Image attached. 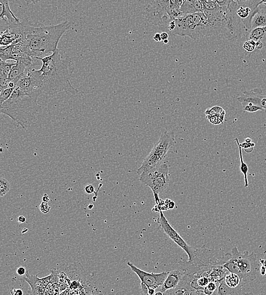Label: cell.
<instances>
[{
	"label": "cell",
	"instance_id": "836d02e7",
	"mask_svg": "<svg viewBox=\"0 0 266 295\" xmlns=\"http://www.w3.org/2000/svg\"><path fill=\"white\" fill-rule=\"evenodd\" d=\"M242 149H244L245 151L247 153L250 154L253 151L254 147L255 146V144L252 142H245L244 143L241 144Z\"/></svg>",
	"mask_w": 266,
	"mask_h": 295
},
{
	"label": "cell",
	"instance_id": "7402d4cb",
	"mask_svg": "<svg viewBox=\"0 0 266 295\" xmlns=\"http://www.w3.org/2000/svg\"><path fill=\"white\" fill-rule=\"evenodd\" d=\"M224 281L227 286L231 288H236L240 286H244L242 283L241 279L238 275L229 272L226 274L224 278Z\"/></svg>",
	"mask_w": 266,
	"mask_h": 295
},
{
	"label": "cell",
	"instance_id": "484cf974",
	"mask_svg": "<svg viewBox=\"0 0 266 295\" xmlns=\"http://www.w3.org/2000/svg\"><path fill=\"white\" fill-rule=\"evenodd\" d=\"M0 59L4 62H7L8 60H14L12 54V44L3 48L0 47Z\"/></svg>",
	"mask_w": 266,
	"mask_h": 295
},
{
	"label": "cell",
	"instance_id": "7bdbcfd3",
	"mask_svg": "<svg viewBox=\"0 0 266 295\" xmlns=\"http://www.w3.org/2000/svg\"><path fill=\"white\" fill-rule=\"evenodd\" d=\"M161 37L162 38V41L166 39H168L169 38V34L167 32H163L161 34Z\"/></svg>",
	"mask_w": 266,
	"mask_h": 295
},
{
	"label": "cell",
	"instance_id": "d6986e66",
	"mask_svg": "<svg viewBox=\"0 0 266 295\" xmlns=\"http://www.w3.org/2000/svg\"><path fill=\"white\" fill-rule=\"evenodd\" d=\"M247 39H252L255 42H261L266 45V26L250 30L246 35Z\"/></svg>",
	"mask_w": 266,
	"mask_h": 295
},
{
	"label": "cell",
	"instance_id": "f5cc1de1",
	"mask_svg": "<svg viewBox=\"0 0 266 295\" xmlns=\"http://www.w3.org/2000/svg\"><path fill=\"white\" fill-rule=\"evenodd\" d=\"M2 62H3V60L1 59H0V65H1Z\"/></svg>",
	"mask_w": 266,
	"mask_h": 295
},
{
	"label": "cell",
	"instance_id": "74e56055",
	"mask_svg": "<svg viewBox=\"0 0 266 295\" xmlns=\"http://www.w3.org/2000/svg\"><path fill=\"white\" fill-rule=\"evenodd\" d=\"M26 269H25L24 267H19L17 269V273L19 276H22L25 274V273H26Z\"/></svg>",
	"mask_w": 266,
	"mask_h": 295
},
{
	"label": "cell",
	"instance_id": "7c38bea8",
	"mask_svg": "<svg viewBox=\"0 0 266 295\" xmlns=\"http://www.w3.org/2000/svg\"><path fill=\"white\" fill-rule=\"evenodd\" d=\"M127 265L137 275L141 282L145 283L148 287L155 290L162 286L169 273V272L158 274L148 273L138 268L130 262H127Z\"/></svg>",
	"mask_w": 266,
	"mask_h": 295
},
{
	"label": "cell",
	"instance_id": "44dd1931",
	"mask_svg": "<svg viewBox=\"0 0 266 295\" xmlns=\"http://www.w3.org/2000/svg\"><path fill=\"white\" fill-rule=\"evenodd\" d=\"M266 26V12L258 9L252 18L251 29L263 28Z\"/></svg>",
	"mask_w": 266,
	"mask_h": 295
},
{
	"label": "cell",
	"instance_id": "f35d334b",
	"mask_svg": "<svg viewBox=\"0 0 266 295\" xmlns=\"http://www.w3.org/2000/svg\"><path fill=\"white\" fill-rule=\"evenodd\" d=\"M10 293L13 295H22L23 294L22 290L20 289H13L10 291Z\"/></svg>",
	"mask_w": 266,
	"mask_h": 295
},
{
	"label": "cell",
	"instance_id": "bcb514c9",
	"mask_svg": "<svg viewBox=\"0 0 266 295\" xmlns=\"http://www.w3.org/2000/svg\"><path fill=\"white\" fill-rule=\"evenodd\" d=\"M42 200H43V202L48 203L49 202L50 199H49L48 195L47 194H45L42 198Z\"/></svg>",
	"mask_w": 266,
	"mask_h": 295
},
{
	"label": "cell",
	"instance_id": "5b68a950",
	"mask_svg": "<svg viewBox=\"0 0 266 295\" xmlns=\"http://www.w3.org/2000/svg\"><path fill=\"white\" fill-rule=\"evenodd\" d=\"M226 255L227 257L226 261L237 266L238 275L242 284L245 285L257 278L260 268L257 256L254 252L249 254L248 251H245L242 253L236 247H234L231 253H227Z\"/></svg>",
	"mask_w": 266,
	"mask_h": 295
},
{
	"label": "cell",
	"instance_id": "1f68e13d",
	"mask_svg": "<svg viewBox=\"0 0 266 295\" xmlns=\"http://www.w3.org/2000/svg\"><path fill=\"white\" fill-rule=\"evenodd\" d=\"M256 47V42L252 39H247L243 44V48L247 52L251 53Z\"/></svg>",
	"mask_w": 266,
	"mask_h": 295
},
{
	"label": "cell",
	"instance_id": "e0dca14e",
	"mask_svg": "<svg viewBox=\"0 0 266 295\" xmlns=\"http://www.w3.org/2000/svg\"><path fill=\"white\" fill-rule=\"evenodd\" d=\"M180 11L182 16L188 14L203 12L201 0H183Z\"/></svg>",
	"mask_w": 266,
	"mask_h": 295
},
{
	"label": "cell",
	"instance_id": "f1b7e54d",
	"mask_svg": "<svg viewBox=\"0 0 266 295\" xmlns=\"http://www.w3.org/2000/svg\"><path fill=\"white\" fill-rule=\"evenodd\" d=\"M10 190V184L9 182L4 179L0 178V193L2 196L6 195Z\"/></svg>",
	"mask_w": 266,
	"mask_h": 295
},
{
	"label": "cell",
	"instance_id": "4dcf8cb0",
	"mask_svg": "<svg viewBox=\"0 0 266 295\" xmlns=\"http://www.w3.org/2000/svg\"><path fill=\"white\" fill-rule=\"evenodd\" d=\"M217 284L216 282L211 281L203 289V294H212L217 289Z\"/></svg>",
	"mask_w": 266,
	"mask_h": 295
},
{
	"label": "cell",
	"instance_id": "3957f363",
	"mask_svg": "<svg viewBox=\"0 0 266 295\" xmlns=\"http://www.w3.org/2000/svg\"><path fill=\"white\" fill-rule=\"evenodd\" d=\"M40 106L37 101L15 87L12 95L3 104L2 114L7 115L25 130L38 120Z\"/></svg>",
	"mask_w": 266,
	"mask_h": 295
},
{
	"label": "cell",
	"instance_id": "f907efd6",
	"mask_svg": "<svg viewBox=\"0 0 266 295\" xmlns=\"http://www.w3.org/2000/svg\"><path fill=\"white\" fill-rule=\"evenodd\" d=\"M245 142H252V139L250 138V137H248L246 139H245Z\"/></svg>",
	"mask_w": 266,
	"mask_h": 295
},
{
	"label": "cell",
	"instance_id": "7a4b0ae2",
	"mask_svg": "<svg viewBox=\"0 0 266 295\" xmlns=\"http://www.w3.org/2000/svg\"><path fill=\"white\" fill-rule=\"evenodd\" d=\"M68 21L58 24L35 28L25 24L24 40L28 44L31 57L40 58L44 54H52L58 49L60 40L70 29Z\"/></svg>",
	"mask_w": 266,
	"mask_h": 295
},
{
	"label": "cell",
	"instance_id": "ee69618b",
	"mask_svg": "<svg viewBox=\"0 0 266 295\" xmlns=\"http://www.w3.org/2000/svg\"><path fill=\"white\" fill-rule=\"evenodd\" d=\"M17 221L19 223H24L26 221V218L24 216H20L17 218Z\"/></svg>",
	"mask_w": 266,
	"mask_h": 295
},
{
	"label": "cell",
	"instance_id": "d4e9b609",
	"mask_svg": "<svg viewBox=\"0 0 266 295\" xmlns=\"http://www.w3.org/2000/svg\"><path fill=\"white\" fill-rule=\"evenodd\" d=\"M239 6L248 7L252 9V11L256 13L259 9L260 0H236Z\"/></svg>",
	"mask_w": 266,
	"mask_h": 295
},
{
	"label": "cell",
	"instance_id": "816d5d0a",
	"mask_svg": "<svg viewBox=\"0 0 266 295\" xmlns=\"http://www.w3.org/2000/svg\"><path fill=\"white\" fill-rule=\"evenodd\" d=\"M162 42L165 44H168L169 43V40L168 39H166L165 40H163V41Z\"/></svg>",
	"mask_w": 266,
	"mask_h": 295
},
{
	"label": "cell",
	"instance_id": "c3c4849f",
	"mask_svg": "<svg viewBox=\"0 0 266 295\" xmlns=\"http://www.w3.org/2000/svg\"><path fill=\"white\" fill-rule=\"evenodd\" d=\"M259 262L260 264H261V265L264 266L266 268V260L264 259H259Z\"/></svg>",
	"mask_w": 266,
	"mask_h": 295
},
{
	"label": "cell",
	"instance_id": "8fae6325",
	"mask_svg": "<svg viewBox=\"0 0 266 295\" xmlns=\"http://www.w3.org/2000/svg\"><path fill=\"white\" fill-rule=\"evenodd\" d=\"M187 273V261H179L174 266V268L169 272L165 281L159 287L158 291L164 294L168 290L176 288Z\"/></svg>",
	"mask_w": 266,
	"mask_h": 295
},
{
	"label": "cell",
	"instance_id": "4fadbf2b",
	"mask_svg": "<svg viewBox=\"0 0 266 295\" xmlns=\"http://www.w3.org/2000/svg\"><path fill=\"white\" fill-rule=\"evenodd\" d=\"M31 57H26L18 58L15 61V65L13 66L9 76V81L16 84L17 81L21 76L24 74L28 70L32 68L34 64V59Z\"/></svg>",
	"mask_w": 266,
	"mask_h": 295
},
{
	"label": "cell",
	"instance_id": "9c48e42d",
	"mask_svg": "<svg viewBox=\"0 0 266 295\" xmlns=\"http://www.w3.org/2000/svg\"><path fill=\"white\" fill-rule=\"evenodd\" d=\"M65 272L70 279V287L61 294H90L92 288L87 282L86 272L80 263L72 264L66 268ZM93 294V292H91Z\"/></svg>",
	"mask_w": 266,
	"mask_h": 295
},
{
	"label": "cell",
	"instance_id": "11a10c76",
	"mask_svg": "<svg viewBox=\"0 0 266 295\" xmlns=\"http://www.w3.org/2000/svg\"><path fill=\"white\" fill-rule=\"evenodd\" d=\"M206 1L211 2V1H215V0H206Z\"/></svg>",
	"mask_w": 266,
	"mask_h": 295
},
{
	"label": "cell",
	"instance_id": "cb8c5ba5",
	"mask_svg": "<svg viewBox=\"0 0 266 295\" xmlns=\"http://www.w3.org/2000/svg\"><path fill=\"white\" fill-rule=\"evenodd\" d=\"M58 276L59 278V284L61 293L63 292L67 289L70 286L71 281L65 272L58 271Z\"/></svg>",
	"mask_w": 266,
	"mask_h": 295
},
{
	"label": "cell",
	"instance_id": "d6a6232c",
	"mask_svg": "<svg viewBox=\"0 0 266 295\" xmlns=\"http://www.w3.org/2000/svg\"><path fill=\"white\" fill-rule=\"evenodd\" d=\"M141 294L145 295H153L155 294L156 290L148 287L145 283L141 282Z\"/></svg>",
	"mask_w": 266,
	"mask_h": 295
},
{
	"label": "cell",
	"instance_id": "ffe728a7",
	"mask_svg": "<svg viewBox=\"0 0 266 295\" xmlns=\"http://www.w3.org/2000/svg\"><path fill=\"white\" fill-rule=\"evenodd\" d=\"M243 286L242 285L236 288L229 287L225 283L223 278L219 284L217 294L221 295L246 294L242 291Z\"/></svg>",
	"mask_w": 266,
	"mask_h": 295
},
{
	"label": "cell",
	"instance_id": "9f6ffc18",
	"mask_svg": "<svg viewBox=\"0 0 266 295\" xmlns=\"http://www.w3.org/2000/svg\"><path fill=\"white\" fill-rule=\"evenodd\" d=\"M0 197H3L2 194H1V193H0Z\"/></svg>",
	"mask_w": 266,
	"mask_h": 295
},
{
	"label": "cell",
	"instance_id": "ab89813d",
	"mask_svg": "<svg viewBox=\"0 0 266 295\" xmlns=\"http://www.w3.org/2000/svg\"><path fill=\"white\" fill-rule=\"evenodd\" d=\"M40 0H24V2L28 6H31V5H35L38 4Z\"/></svg>",
	"mask_w": 266,
	"mask_h": 295
},
{
	"label": "cell",
	"instance_id": "30bf717a",
	"mask_svg": "<svg viewBox=\"0 0 266 295\" xmlns=\"http://www.w3.org/2000/svg\"><path fill=\"white\" fill-rule=\"evenodd\" d=\"M15 87L38 101L39 96L43 93L42 78L39 69L32 68L28 70L18 80Z\"/></svg>",
	"mask_w": 266,
	"mask_h": 295
},
{
	"label": "cell",
	"instance_id": "277c9868",
	"mask_svg": "<svg viewBox=\"0 0 266 295\" xmlns=\"http://www.w3.org/2000/svg\"><path fill=\"white\" fill-rule=\"evenodd\" d=\"M199 40L215 35L210 22L203 12L185 15L175 19V28L170 34Z\"/></svg>",
	"mask_w": 266,
	"mask_h": 295
},
{
	"label": "cell",
	"instance_id": "f6af8a7d",
	"mask_svg": "<svg viewBox=\"0 0 266 295\" xmlns=\"http://www.w3.org/2000/svg\"><path fill=\"white\" fill-rule=\"evenodd\" d=\"M260 273L262 275V276H264L266 275V268L264 266L261 265V267H260Z\"/></svg>",
	"mask_w": 266,
	"mask_h": 295
},
{
	"label": "cell",
	"instance_id": "60d3db41",
	"mask_svg": "<svg viewBox=\"0 0 266 295\" xmlns=\"http://www.w3.org/2000/svg\"><path fill=\"white\" fill-rule=\"evenodd\" d=\"M153 40H155L156 42H161L162 41V38L161 37L160 33H156L155 34L154 37H153Z\"/></svg>",
	"mask_w": 266,
	"mask_h": 295
},
{
	"label": "cell",
	"instance_id": "db71d44e",
	"mask_svg": "<svg viewBox=\"0 0 266 295\" xmlns=\"http://www.w3.org/2000/svg\"><path fill=\"white\" fill-rule=\"evenodd\" d=\"M160 1V0H150V2Z\"/></svg>",
	"mask_w": 266,
	"mask_h": 295
},
{
	"label": "cell",
	"instance_id": "5bb4252c",
	"mask_svg": "<svg viewBox=\"0 0 266 295\" xmlns=\"http://www.w3.org/2000/svg\"><path fill=\"white\" fill-rule=\"evenodd\" d=\"M237 101L244 107L249 103L262 107L266 110V95L258 88L245 91L238 96Z\"/></svg>",
	"mask_w": 266,
	"mask_h": 295
},
{
	"label": "cell",
	"instance_id": "2e32d148",
	"mask_svg": "<svg viewBox=\"0 0 266 295\" xmlns=\"http://www.w3.org/2000/svg\"><path fill=\"white\" fill-rule=\"evenodd\" d=\"M0 19L9 23L20 22L10 9L9 0H0Z\"/></svg>",
	"mask_w": 266,
	"mask_h": 295
},
{
	"label": "cell",
	"instance_id": "ba28073f",
	"mask_svg": "<svg viewBox=\"0 0 266 295\" xmlns=\"http://www.w3.org/2000/svg\"><path fill=\"white\" fill-rule=\"evenodd\" d=\"M157 222L164 233L166 234L174 242H175L178 247H180L182 250L186 252L189 257L188 261L196 264H197V265L198 264L202 265L200 259L198 257V249L191 247L183 240L182 237L179 235L178 233L169 223L162 210L160 211V215L158 217Z\"/></svg>",
	"mask_w": 266,
	"mask_h": 295
},
{
	"label": "cell",
	"instance_id": "9a60e30c",
	"mask_svg": "<svg viewBox=\"0 0 266 295\" xmlns=\"http://www.w3.org/2000/svg\"><path fill=\"white\" fill-rule=\"evenodd\" d=\"M25 277L23 278L24 281L28 282L31 288L33 294H44V291L46 286L50 282L51 275L49 276L42 278H39L38 276H31L27 271L25 273Z\"/></svg>",
	"mask_w": 266,
	"mask_h": 295
},
{
	"label": "cell",
	"instance_id": "6da1fadb",
	"mask_svg": "<svg viewBox=\"0 0 266 295\" xmlns=\"http://www.w3.org/2000/svg\"><path fill=\"white\" fill-rule=\"evenodd\" d=\"M42 62L39 69L42 78V92L54 95L61 92L75 95L78 90L74 87L70 80L74 71V64L70 58L61 57L58 49L48 57L37 58Z\"/></svg>",
	"mask_w": 266,
	"mask_h": 295
},
{
	"label": "cell",
	"instance_id": "83f0119b",
	"mask_svg": "<svg viewBox=\"0 0 266 295\" xmlns=\"http://www.w3.org/2000/svg\"><path fill=\"white\" fill-rule=\"evenodd\" d=\"M60 293L59 283L51 282L46 286L44 291V294H59Z\"/></svg>",
	"mask_w": 266,
	"mask_h": 295
},
{
	"label": "cell",
	"instance_id": "7dc6e473",
	"mask_svg": "<svg viewBox=\"0 0 266 295\" xmlns=\"http://www.w3.org/2000/svg\"><path fill=\"white\" fill-rule=\"evenodd\" d=\"M7 88L4 87V86H3L1 85H0V97H2L5 89Z\"/></svg>",
	"mask_w": 266,
	"mask_h": 295
},
{
	"label": "cell",
	"instance_id": "d590c367",
	"mask_svg": "<svg viewBox=\"0 0 266 295\" xmlns=\"http://www.w3.org/2000/svg\"><path fill=\"white\" fill-rule=\"evenodd\" d=\"M15 88V87L13 88L8 87L7 89H5L2 97H3L5 100V101H7L10 97V95H12Z\"/></svg>",
	"mask_w": 266,
	"mask_h": 295
},
{
	"label": "cell",
	"instance_id": "f546056e",
	"mask_svg": "<svg viewBox=\"0 0 266 295\" xmlns=\"http://www.w3.org/2000/svg\"><path fill=\"white\" fill-rule=\"evenodd\" d=\"M243 110L249 113H254L258 111H264L265 110L262 107L253 105L252 103H249L243 107Z\"/></svg>",
	"mask_w": 266,
	"mask_h": 295
},
{
	"label": "cell",
	"instance_id": "e575fe53",
	"mask_svg": "<svg viewBox=\"0 0 266 295\" xmlns=\"http://www.w3.org/2000/svg\"><path fill=\"white\" fill-rule=\"evenodd\" d=\"M50 207L48 205V203L43 202L41 203L39 206V209L41 212L44 213V214H47L50 210Z\"/></svg>",
	"mask_w": 266,
	"mask_h": 295
},
{
	"label": "cell",
	"instance_id": "8992f818",
	"mask_svg": "<svg viewBox=\"0 0 266 295\" xmlns=\"http://www.w3.org/2000/svg\"><path fill=\"white\" fill-rule=\"evenodd\" d=\"M176 143L175 134L173 132H164L160 139L153 146L150 153L148 154L139 169L137 170V174L140 176L143 172L163 164L168 151Z\"/></svg>",
	"mask_w": 266,
	"mask_h": 295
},
{
	"label": "cell",
	"instance_id": "4316f807",
	"mask_svg": "<svg viewBox=\"0 0 266 295\" xmlns=\"http://www.w3.org/2000/svg\"><path fill=\"white\" fill-rule=\"evenodd\" d=\"M203 12H215L220 9L218 5L215 1L208 2L206 0H201Z\"/></svg>",
	"mask_w": 266,
	"mask_h": 295
},
{
	"label": "cell",
	"instance_id": "603a6c76",
	"mask_svg": "<svg viewBox=\"0 0 266 295\" xmlns=\"http://www.w3.org/2000/svg\"><path fill=\"white\" fill-rule=\"evenodd\" d=\"M236 141L238 146L239 152H240V170H241L242 174L244 176L245 181V187H248L249 186V181L248 178V174L249 172V168L248 165L245 163L244 161L242 146L241 144H240L238 139H236Z\"/></svg>",
	"mask_w": 266,
	"mask_h": 295
},
{
	"label": "cell",
	"instance_id": "ac0fdd59",
	"mask_svg": "<svg viewBox=\"0 0 266 295\" xmlns=\"http://www.w3.org/2000/svg\"><path fill=\"white\" fill-rule=\"evenodd\" d=\"M206 118L208 119L211 123H212L214 119V125H219L223 123L224 120V116L226 115V111L223 108L220 107L216 106L211 109H208L206 111Z\"/></svg>",
	"mask_w": 266,
	"mask_h": 295
},
{
	"label": "cell",
	"instance_id": "52a82bcc",
	"mask_svg": "<svg viewBox=\"0 0 266 295\" xmlns=\"http://www.w3.org/2000/svg\"><path fill=\"white\" fill-rule=\"evenodd\" d=\"M140 181L150 188L154 196L156 204L158 205L161 203L158 195L166 190L170 183L169 167L166 164L163 163L143 172L140 175Z\"/></svg>",
	"mask_w": 266,
	"mask_h": 295
},
{
	"label": "cell",
	"instance_id": "8d00e7d4",
	"mask_svg": "<svg viewBox=\"0 0 266 295\" xmlns=\"http://www.w3.org/2000/svg\"><path fill=\"white\" fill-rule=\"evenodd\" d=\"M85 190L88 194H92L95 191L94 186L91 185H86L85 187Z\"/></svg>",
	"mask_w": 266,
	"mask_h": 295
},
{
	"label": "cell",
	"instance_id": "b9f144b4",
	"mask_svg": "<svg viewBox=\"0 0 266 295\" xmlns=\"http://www.w3.org/2000/svg\"><path fill=\"white\" fill-rule=\"evenodd\" d=\"M264 47V45L262 42L259 41L256 42V47H255V48H257L258 50H261Z\"/></svg>",
	"mask_w": 266,
	"mask_h": 295
},
{
	"label": "cell",
	"instance_id": "681fc988",
	"mask_svg": "<svg viewBox=\"0 0 266 295\" xmlns=\"http://www.w3.org/2000/svg\"><path fill=\"white\" fill-rule=\"evenodd\" d=\"M263 4L266 7V0H260V2L259 3V6L260 5Z\"/></svg>",
	"mask_w": 266,
	"mask_h": 295
}]
</instances>
